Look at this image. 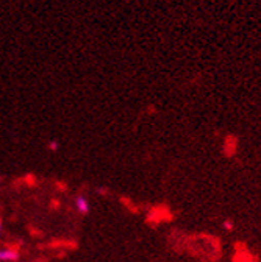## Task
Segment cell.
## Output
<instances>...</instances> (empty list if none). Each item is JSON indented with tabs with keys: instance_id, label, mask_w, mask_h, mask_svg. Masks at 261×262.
Wrapping results in <instances>:
<instances>
[{
	"instance_id": "obj_3",
	"label": "cell",
	"mask_w": 261,
	"mask_h": 262,
	"mask_svg": "<svg viewBox=\"0 0 261 262\" xmlns=\"http://www.w3.org/2000/svg\"><path fill=\"white\" fill-rule=\"evenodd\" d=\"M222 226L227 229V231H232V229H233V223H232V220H225V222L222 223Z\"/></svg>"
},
{
	"instance_id": "obj_2",
	"label": "cell",
	"mask_w": 261,
	"mask_h": 262,
	"mask_svg": "<svg viewBox=\"0 0 261 262\" xmlns=\"http://www.w3.org/2000/svg\"><path fill=\"white\" fill-rule=\"evenodd\" d=\"M17 257V253L13 250H2L0 251V260H13Z\"/></svg>"
},
{
	"instance_id": "obj_1",
	"label": "cell",
	"mask_w": 261,
	"mask_h": 262,
	"mask_svg": "<svg viewBox=\"0 0 261 262\" xmlns=\"http://www.w3.org/2000/svg\"><path fill=\"white\" fill-rule=\"evenodd\" d=\"M75 206H77V209H78L80 212H83V214L89 211V205H88V200L85 199V196H78L77 202H75Z\"/></svg>"
},
{
	"instance_id": "obj_5",
	"label": "cell",
	"mask_w": 261,
	"mask_h": 262,
	"mask_svg": "<svg viewBox=\"0 0 261 262\" xmlns=\"http://www.w3.org/2000/svg\"><path fill=\"white\" fill-rule=\"evenodd\" d=\"M0 229H2V222H0Z\"/></svg>"
},
{
	"instance_id": "obj_4",
	"label": "cell",
	"mask_w": 261,
	"mask_h": 262,
	"mask_svg": "<svg viewBox=\"0 0 261 262\" xmlns=\"http://www.w3.org/2000/svg\"><path fill=\"white\" fill-rule=\"evenodd\" d=\"M49 147H50V150H52V151H56V150H58V144H56V142H50V144H49Z\"/></svg>"
}]
</instances>
